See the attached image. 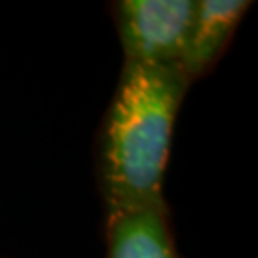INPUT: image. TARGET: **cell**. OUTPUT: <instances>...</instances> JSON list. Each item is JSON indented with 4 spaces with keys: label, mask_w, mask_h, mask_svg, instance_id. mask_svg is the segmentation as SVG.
<instances>
[{
    "label": "cell",
    "mask_w": 258,
    "mask_h": 258,
    "mask_svg": "<svg viewBox=\"0 0 258 258\" xmlns=\"http://www.w3.org/2000/svg\"><path fill=\"white\" fill-rule=\"evenodd\" d=\"M189 81L178 65L124 63L100 140V185L107 222L166 207V163Z\"/></svg>",
    "instance_id": "cell-1"
},
{
    "label": "cell",
    "mask_w": 258,
    "mask_h": 258,
    "mask_svg": "<svg viewBox=\"0 0 258 258\" xmlns=\"http://www.w3.org/2000/svg\"><path fill=\"white\" fill-rule=\"evenodd\" d=\"M194 0H120L115 4L124 63L168 67L184 55Z\"/></svg>",
    "instance_id": "cell-2"
},
{
    "label": "cell",
    "mask_w": 258,
    "mask_h": 258,
    "mask_svg": "<svg viewBox=\"0 0 258 258\" xmlns=\"http://www.w3.org/2000/svg\"><path fill=\"white\" fill-rule=\"evenodd\" d=\"M107 258H178L166 207L107 222Z\"/></svg>",
    "instance_id": "cell-4"
},
{
    "label": "cell",
    "mask_w": 258,
    "mask_h": 258,
    "mask_svg": "<svg viewBox=\"0 0 258 258\" xmlns=\"http://www.w3.org/2000/svg\"><path fill=\"white\" fill-rule=\"evenodd\" d=\"M250 8L247 0H201L195 2V14L189 29L180 69L187 81L203 77L230 42L241 18Z\"/></svg>",
    "instance_id": "cell-3"
}]
</instances>
